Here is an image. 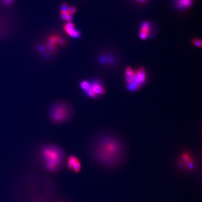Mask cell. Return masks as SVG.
Segmentation results:
<instances>
[{"label": "cell", "mask_w": 202, "mask_h": 202, "mask_svg": "<svg viewBox=\"0 0 202 202\" xmlns=\"http://www.w3.org/2000/svg\"><path fill=\"white\" fill-rule=\"evenodd\" d=\"M49 118L52 123L60 124L71 118L74 110L70 103L64 101H58L52 103L49 109Z\"/></svg>", "instance_id": "3957f363"}, {"label": "cell", "mask_w": 202, "mask_h": 202, "mask_svg": "<svg viewBox=\"0 0 202 202\" xmlns=\"http://www.w3.org/2000/svg\"><path fill=\"white\" fill-rule=\"evenodd\" d=\"M67 167L70 170L78 173L81 170V163L78 158L75 156H70L67 160Z\"/></svg>", "instance_id": "ba28073f"}, {"label": "cell", "mask_w": 202, "mask_h": 202, "mask_svg": "<svg viewBox=\"0 0 202 202\" xmlns=\"http://www.w3.org/2000/svg\"><path fill=\"white\" fill-rule=\"evenodd\" d=\"M153 35V26L150 23H142L139 32V37L142 39H145Z\"/></svg>", "instance_id": "5b68a950"}, {"label": "cell", "mask_w": 202, "mask_h": 202, "mask_svg": "<svg viewBox=\"0 0 202 202\" xmlns=\"http://www.w3.org/2000/svg\"><path fill=\"white\" fill-rule=\"evenodd\" d=\"M182 161L184 163H187L188 161H189L191 160L189 155L187 153L183 154L182 156Z\"/></svg>", "instance_id": "2e32d148"}, {"label": "cell", "mask_w": 202, "mask_h": 202, "mask_svg": "<svg viewBox=\"0 0 202 202\" xmlns=\"http://www.w3.org/2000/svg\"><path fill=\"white\" fill-rule=\"evenodd\" d=\"M66 41L62 37L58 34H53L48 37L46 40L47 49L50 51L56 50L59 46H63Z\"/></svg>", "instance_id": "277c9868"}, {"label": "cell", "mask_w": 202, "mask_h": 202, "mask_svg": "<svg viewBox=\"0 0 202 202\" xmlns=\"http://www.w3.org/2000/svg\"><path fill=\"white\" fill-rule=\"evenodd\" d=\"M63 28L64 29L65 32L71 37L78 38L80 36V32L76 29L75 24L71 22H66L64 25Z\"/></svg>", "instance_id": "9c48e42d"}, {"label": "cell", "mask_w": 202, "mask_h": 202, "mask_svg": "<svg viewBox=\"0 0 202 202\" xmlns=\"http://www.w3.org/2000/svg\"><path fill=\"white\" fill-rule=\"evenodd\" d=\"M135 72L130 67H127L125 70V80L128 83H130L133 81L134 77Z\"/></svg>", "instance_id": "7c38bea8"}, {"label": "cell", "mask_w": 202, "mask_h": 202, "mask_svg": "<svg viewBox=\"0 0 202 202\" xmlns=\"http://www.w3.org/2000/svg\"><path fill=\"white\" fill-rule=\"evenodd\" d=\"M193 45L198 47H201L202 46V40L200 39H197V38H194L192 40Z\"/></svg>", "instance_id": "9a60e30c"}, {"label": "cell", "mask_w": 202, "mask_h": 202, "mask_svg": "<svg viewBox=\"0 0 202 202\" xmlns=\"http://www.w3.org/2000/svg\"><path fill=\"white\" fill-rule=\"evenodd\" d=\"M193 0H175V3L177 8L184 10L191 7Z\"/></svg>", "instance_id": "30bf717a"}, {"label": "cell", "mask_w": 202, "mask_h": 202, "mask_svg": "<svg viewBox=\"0 0 202 202\" xmlns=\"http://www.w3.org/2000/svg\"><path fill=\"white\" fill-rule=\"evenodd\" d=\"M14 0H2L3 3L5 5H10L13 3Z\"/></svg>", "instance_id": "e0dca14e"}, {"label": "cell", "mask_w": 202, "mask_h": 202, "mask_svg": "<svg viewBox=\"0 0 202 202\" xmlns=\"http://www.w3.org/2000/svg\"><path fill=\"white\" fill-rule=\"evenodd\" d=\"M41 155L46 161V167L50 171L57 170L65 158L64 150L60 146L53 144H46L41 149Z\"/></svg>", "instance_id": "7a4b0ae2"}, {"label": "cell", "mask_w": 202, "mask_h": 202, "mask_svg": "<svg viewBox=\"0 0 202 202\" xmlns=\"http://www.w3.org/2000/svg\"><path fill=\"white\" fill-rule=\"evenodd\" d=\"M84 94H85L86 96L90 98H96L98 96L96 93L92 90L91 88H90L85 91L83 92Z\"/></svg>", "instance_id": "5bb4252c"}, {"label": "cell", "mask_w": 202, "mask_h": 202, "mask_svg": "<svg viewBox=\"0 0 202 202\" xmlns=\"http://www.w3.org/2000/svg\"><path fill=\"white\" fill-rule=\"evenodd\" d=\"M90 87L97 96L105 93V90L102 82L98 79H94L90 81Z\"/></svg>", "instance_id": "52a82bcc"}, {"label": "cell", "mask_w": 202, "mask_h": 202, "mask_svg": "<svg viewBox=\"0 0 202 202\" xmlns=\"http://www.w3.org/2000/svg\"><path fill=\"white\" fill-rule=\"evenodd\" d=\"M76 9L74 7H69L66 5H63L61 8L60 15L63 20H65L66 22H71L72 16L75 13Z\"/></svg>", "instance_id": "8992f818"}, {"label": "cell", "mask_w": 202, "mask_h": 202, "mask_svg": "<svg viewBox=\"0 0 202 202\" xmlns=\"http://www.w3.org/2000/svg\"><path fill=\"white\" fill-rule=\"evenodd\" d=\"M134 1L139 4H144L147 2L148 0H134Z\"/></svg>", "instance_id": "ac0fdd59"}, {"label": "cell", "mask_w": 202, "mask_h": 202, "mask_svg": "<svg viewBox=\"0 0 202 202\" xmlns=\"http://www.w3.org/2000/svg\"><path fill=\"white\" fill-rule=\"evenodd\" d=\"M135 74L141 83H144L145 81L146 75L145 70L143 67H139L136 72H135Z\"/></svg>", "instance_id": "8fae6325"}, {"label": "cell", "mask_w": 202, "mask_h": 202, "mask_svg": "<svg viewBox=\"0 0 202 202\" xmlns=\"http://www.w3.org/2000/svg\"><path fill=\"white\" fill-rule=\"evenodd\" d=\"M80 87L83 92L87 90L90 87V81L87 80H82L80 82Z\"/></svg>", "instance_id": "4fadbf2b"}, {"label": "cell", "mask_w": 202, "mask_h": 202, "mask_svg": "<svg viewBox=\"0 0 202 202\" xmlns=\"http://www.w3.org/2000/svg\"><path fill=\"white\" fill-rule=\"evenodd\" d=\"M92 151L98 161L107 165H115L119 162L122 157V147L120 143L111 137L99 139L93 146Z\"/></svg>", "instance_id": "6da1fadb"}]
</instances>
